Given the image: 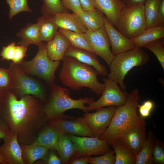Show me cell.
<instances>
[{"label":"cell","mask_w":164,"mask_h":164,"mask_svg":"<svg viewBox=\"0 0 164 164\" xmlns=\"http://www.w3.org/2000/svg\"><path fill=\"white\" fill-rule=\"evenodd\" d=\"M36 98L26 95L18 100L10 90L3 92L0 104V117L10 131L17 134L20 144H32L48 121L44 106Z\"/></svg>","instance_id":"obj_1"},{"label":"cell","mask_w":164,"mask_h":164,"mask_svg":"<svg viewBox=\"0 0 164 164\" xmlns=\"http://www.w3.org/2000/svg\"><path fill=\"white\" fill-rule=\"evenodd\" d=\"M140 99L139 90L136 88L127 94V100L124 104L116 107L110 123L99 138L110 146L125 132L133 127L146 125L139 116L137 105Z\"/></svg>","instance_id":"obj_2"},{"label":"cell","mask_w":164,"mask_h":164,"mask_svg":"<svg viewBox=\"0 0 164 164\" xmlns=\"http://www.w3.org/2000/svg\"><path fill=\"white\" fill-rule=\"evenodd\" d=\"M62 60L59 78L64 85L75 91L87 87L97 95L102 94L105 85L98 81L94 68L69 56H64Z\"/></svg>","instance_id":"obj_3"},{"label":"cell","mask_w":164,"mask_h":164,"mask_svg":"<svg viewBox=\"0 0 164 164\" xmlns=\"http://www.w3.org/2000/svg\"><path fill=\"white\" fill-rule=\"evenodd\" d=\"M50 89L49 98L43 106V111L48 121L56 118L75 119V117L65 115L64 112L68 110L78 109L86 113L88 111V106L85 105L94 101V98L88 97L73 99L68 89L54 83L51 84Z\"/></svg>","instance_id":"obj_4"},{"label":"cell","mask_w":164,"mask_h":164,"mask_svg":"<svg viewBox=\"0 0 164 164\" xmlns=\"http://www.w3.org/2000/svg\"><path fill=\"white\" fill-rule=\"evenodd\" d=\"M150 56L142 48L135 49L118 54L109 66L108 78L119 84L123 91L126 88L124 79L128 72L134 67H140L147 63Z\"/></svg>","instance_id":"obj_5"},{"label":"cell","mask_w":164,"mask_h":164,"mask_svg":"<svg viewBox=\"0 0 164 164\" xmlns=\"http://www.w3.org/2000/svg\"><path fill=\"white\" fill-rule=\"evenodd\" d=\"M38 52L31 60H24L18 64L27 74L37 76L50 84L54 83L55 73L60 64V61H52L49 58L47 44L42 42L37 46Z\"/></svg>","instance_id":"obj_6"},{"label":"cell","mask_w":164,"mask_h":164,"mask_svg":"<svg viewBox=\"0 0 164 164\" xmlns=\"http://www.w3.org/2000/svg\"><path fill=\"white\" fill-rule=\"evenodd\" d=\"M144 4L126 6L120 14L117 29L126 38L132 39L142 34L146 29Z\"/></svg>","instance_id":"obj_7"},{"label":"cell","mask_w":164,"mask_h":164,"mask_svg":"<svg viewBox=\"0 0 164 164\" xmlns=\"http://www.w3.org/2000/svg\"><path fill=\"white\" fill-rule=\"evenodd\" d=\"M8 70L11 80L10 90L16 96L21 97L26 95H32L41 100H45V92L41 85L28 76L18 64L11 63Z\"/></svg>","instance_id":"obj_8"},{"label":"cell","mask_w":164,"mask_h":164,"mask_svg":"<svg viewBox=\"0 0 164 164\" xmlns=\"http://www.w3.org/2000/svg\"><path fill=\"white\" fill-rule=\"evenodd\" d=\"M67 135L74 147V153L72 157L100 155L111 150L107 143L97 136L79 137L70 134Z\"/></svg>","instance_id":"obj_9"},{"label":"cell","mask_w":164,"mask_h":164,"mask_svg":"<svg viewBox=\"0 0 164 164\" xmlns=\"http://www.w3.org/2000/svg\"><path fill=\"white\" fill-rule=\"evenodd\" d=\"M103 80L105 87L102 95L97 100L89 104L88 111L106 106L117 107L125 104L127 101V94L122 91L117 83L108 77H104Z\"/></svg>","instance_id":"obj_10"},{"label":"cell","mask_w":164,"mask_h":164,"mask_svg":"<svg viewBox=\"0 0 164 164\" xmlns=\"http://www.w3.org/2000/svg\"><path fill=\"white\" fill-rule=\"evenodd\" d=\"M84 34L93 52L103 58L109 66L115 56L110 49V41L104 26L94 31L87 30Z\"/></svg>","instance_id":"obj_11"},{"label":"cell","mask_w":164,"mask_h":164,"mask_svg":"<svg viewBox=\"0 0 164 164\" xmlns=\"http://www.w3.org/2000/svg\"><path fill=\"white\" fill-rule=\"evenodd\" d=\"M116 106L98 108L93 113L87 112L83 115L84 119L94 136L99 137L109 125L114 115Z\"/></svg>","instance_id":"obj_12"},{"label":"cell","mask_w":164,"mask_h":164,"mask_svg":"<svg viewBox=\"0 0 164 164\" xmlns=\"http://www.w3.org/2000/svg\"><path fill=\"white\" fill-rule=\"evenodd\" d=\"M145 125H143L130 128L116 140L136 157L147 139Z\"/></svg>","instance_id":"obj_13"},{"label":"cell","mask_w":164,"mask_h":164,"mask_svg":"<svg viewBox=\"0 0 164 164\" xmlns=\"http://www.w3.org/2000/svg\"><path fill=\"white\" fill-rule=\"evenodd\" d=\"M69 119L56 118L48 121L49 124L56 127L62 133H68L82 136H95L83 117H80L74 119Z\"/></svg>","instance_id":"obj_14"},{"label":"cell","mask_w":164,"mask_h":164,"mask_svg":"<svg viewBox=\"0 0 164 164\" xmlns=\"http://www.w3.org/2000/svg\"><path fill=\"white\" fill-rule=\"evenodd\" d=\"M104 26L107 32L114 55L136 48L131 39L124 36L117 30L107 18L104 16Z\"/></svg>","instance_id":"obj_15"},{"label":"cell","mask_w":164,"mask_h":164,"mask_svg":"<svg viewBox=\"0 0 164 164\" xmlns=\"http://www.w3.org/2000/svg\"><path fill=\"white\" fill-rule=\"evenodd\" d=\"M96 55L91 51L71 45L68 48L64 54V56L73 58L81 63L92 66L98 74L107 76L108 73L106 67L100 63Z\"/></svg>","instance_id":"obj_16"},{"label":"cell","mask_w":164,"mask_h":164,"mask_svg":"<svg viewBox=\"0 0 164 164\" xmlns=\"http://www.w3.org/2000/svg\"><path fill=\"white\" fill-rule=\"evenodd\" d=\"M3 140L4 142L0 146V151L5 157L8 164H24L17 134L10 131Z\"/></svg>","instance_id":"obj_17"},{"label":"cell","mask_w":164,"mask_h":164,"mask_svg":"<svg viewBox=\"0 0 164 164\" xmlns=\"http://www.w3.org/2000/svg\"><path fill=\"white\" fill-rule=\"evenodd\" d=\"M96 8L117 28L119 17L123 9L126 6L123 0H94Z\"/></svg>","instance_id":"obj_18"},{"label":"cell","mask_w":164,"mask_h":164,"mask_svg":"<svg viewBox=\"0 0 164 164\" xmlns=\"http://www.w3.org/2000/svg\"><path fill=\"white\" fill-rule=\"evenodd\" d=\"M54 21L59 28L84 33L87 30L77 14L68 12L53 15Z\"/></svg>","instance_id":"obj_19"},{"label":"cell","mask_w":164,"mask_h":164,"mask_svg":"<svg viewBox=\"0 0 164 164\" xmlns=\"http://www.w3.org/2000/svg\"><path fill=\"white\" fill-rule=\"evenodd\" d=\"M71 45L69 41L59 30L54 38L47 42V51L49 58L52 61L62 60L66 50Z\"/></svg>","instance_id":"obj_20"},{"label":"cell","mask_w":164,"mask_h":164,"mask_svg":"<svg viewBox=\"0 0 164 164\" xmlns=\"http://www.w3.org/2000/svg\"><path fill=\"white\" fill-rule=\"evenodd\" d=\"M46 125L40 130L32 143L52 149L62 133L55 127L49 124Z\"/></svg>","instance_id":"obj_21"},{"label":"cell","mask_w":164,"mask_h":164,"mask_svg":"<svg viewBox=\"0 0 164 164\" xmlns=\"http://www.w3.org/2000/svg\"><path fill=\"white\" fill-rule=\"evenodd\" d=\"M41 41L48 42L54 37L59 28L55 22L53 15H43L37 19Z\"/></svg>","instance_id":"obj_22"},{"label":"cell","mask_w":164,"mask_h":164,"mask_svg":"<svg viewBox=\"0 0 164 164\" xmlns=\"http://www.w3.org/2000/svg\"><path fill=\"white\" fill-rule=\"evenodd\" d=\"M88 30L94 31L104 26L103 14L96 8L77 14Z\"/></svg>","instance_id":"obj_23"},{"label":"cell","mask_w":164,"mask_h":164,"mask_svg":"<svg viewBox=\"0 0 164 164\" xmlns=\"http://www.w3.org/2000/svg\"><path fill=\"white\" fill-rule=\"evenodd\" d=\"M16 35L21 40L18 43L19 45L28 46L31 44L38 46L42 43L40 39L39 26L35 24L28 23L18 32Z\"/></svg>","instance_id":"obj_24"},{"label":"cell","mask_w":164,"mask_h":164,"mask_svg":"<svg viewBox=\"0 0 164 164\" xmlns=\"http://www.w3.org/2000/svg\"><path fill=\"white\" fill-rule=\"evenodd\" d=\"M20 145L24 164H33L37 160L42 159L50 149L46 147L33 143L28 145Z\"/></svg>","instance_id":"obj_25"},{"label":"cell","mask_w":164,"mask_h":164,"mask_svg":"<svg viewBox=\"0 0 164 164\" xmlns=\"http://www.w3.org/2000/svg\"><path fill=\"white\" fill-rule=\"evenodd\" d=\"M164 37V26H158L147 28L140 35L131 39L136 48H142L149 43Z\"/></svg>","instance_id":"obj_26"},{"label":"cell","mask_w":164,"mask_h":164,"mask_svg":"<svg viewBox=\"0 0 164 164\" xmlns=\"http://www.w3.org/2000/svg\"><path fill=\"white\" fill-rule=\"evenodd\" d=\"M51 149L57 151L63 164H68L74 151L73 144L66 133L61 134L58 142Z\"/></svg>","instance_id":"obj_27"},{"label":"cell","mask_w":164,"mask_h":164,"mask_svg":"<svg viewBox=\"0 0 164 164\" xmlns=\"http://www.w3.org/2000/svg\"><path fill=\"white\" fill-rule=\"evenodd\" d=\"M161 0H147L144 4L147 28L159 26L158 9Z\"/></svg>","instance_id":"obj_28"},{"label":"cell","mask_w":164,"mask_h":164,"mask_svg":"<svg viewBox=\"0 0 164 164\" xmlns=\"http://www.w3.org/2000/svg\"><path fill=\"white\" fill-rule=\"evenodd\" d=\"M147 139L142 149L136 157L135 164H154L152 158V151L154 135L153 132L149 131Z\"/></svg>","instance_id":"obj_29"},{"label":"cell","mask_w":164,"mask_h":164,"mask_svg":"<svg viewBox=\"0 0 164 164\" xmlns=\"http://www.w3.org/2000/svg\"><path fill=\"white\" fill-rule=\"evenodd\" d=\"M111 146L115 153L114 164H135L136 156L121 145L117 140Z\"/></svg>","instance_id":"obj_30"},{"label":"cell","mask_w":164,"mask_h":164,"mask_svg":"<svg viewBox=\"0 0 164 164\" xmlns=\"http://www.w3.org/2000/svg\"><path fill=\"white\" fill-rule=\"evenodd\" d=\"M59 30L69 41L71 45L93 52L87 40L84 33L61 28H59Z\"/></svg>","instance_id":"obj_31"},{"label":"cell","mask_w":164,"mask_h":164,"mask_svg":"<svg viewBox=\"0 0 164 164\" xmlns=\"http://www.w3.org/2000/svg\"><path fill=\"white\" fill-rule=\"evenodd\" d=\"M43 4L41 11L43 15H54L67 12V10L63 6L60 0H43Z\"/></svg>","instance_id":"obj_32"},{"label":"cell","mask_w":164,"mask_h":164,"mask_svg":"<svg viewBox=\"0 0 164 164\" xmlns=\"http://www.w3.org/2000/svg\"><path fill=\"white\" fill-rule=\"evenodd\" d=\"M143 47L151 51L155 56L164 70V38L155 40L145 45Z\"/></svg>","instance_id":"obj_33"},{"label":"cell","mask_w":164,"mask_h":164,"mask_svg":"<svg viewBox=\"0 0 164 164\" xmlns=\"http://www.w3.org/2000/svg\"><path fill=\"white\" fill-rule=\"evenodd\" d=\"M10 7L9 18L11 20L12 17L22 12H31L32 10L29 7L28 0H6Z\"/></svg>","instance_id":"obj_34"},{"label":"cell","mask_w":164,"mask_h":164,"mask_svg":"<svg viewBox=\"0 0 164 164\" xmlns=\"http://www.w3.org/2000/svg\"><path fill=\"white\" fill-rule=\"evenodd\" d=\"M114 150H111L101 156L92 157L85 156L87 162L91 164H114L115 159Z\"/></svg>","instance_id":"obj_35"},{"label":"cell","mask_w":164,"mask_h":164,"mask_svg":"<svg viewBox=\"0 0 164 164\" xmlns=\"http://www.w3.org/2000/svg\"><path fill=\"white\" fill-rule=\"evenodd\" d=\"M164 148L163 144L155 136L152 151L154 164H164Z\"/></svg>","instance_id":"obj_36"},{"label":"cell","mask_w":164,"mask_h":164,"mask_svg":"<svg viewBox=\"0 0 164 164\" xmlns=\"http://www.w3.org/2000/svg\"><path fill=\"white\" fill-rule=\"evenodd\" d=\"M11 84V77L8 69L0 67V91L4 92L10 90Z\"/></svg>","instance_id":"obj_37"},{"label":"cell","mask_w":164,"mask_h":164,"mask_svg":"<svg viewBox=\"0 0 164 164\" xmlns=\"http://www.w3.org/2000/svg\"><path fill=\"white\" fill-rule=\"evenodd\" d=\"M28 46L24 45H17L15 46L14 53L12 60L13 63L19 64L24 60L26 56Z\"/></svg>","instance_id":"obj_38"},{"label":"cell","mask_w":164,"mask_h":164,"mask_svg":"<svg viewBox=\"0 0 164 164\" xmlns=\"http://www.w3.org/2000/svg\"><path fill=\"white\" fill-rule=\"evenodd\" d=\"M154 107L153 102L150 100L145 101L141 105L138 104L137 107L138 108L140 116L143 119L150 116Z\"/></svg>","instance_id":"obj_39"},{"label":"cell","mask_w":164,"mask_h":164,"mask_svg":"<svg viewBox=\"0 0 164 164\" xmlns=\"http://www.w3.org/2000/svg\"><path fill=\"white\" fill-rule=\"evenodd\" d=\"M63 7L73 13L78 14L82 11L79 0H61Z\"/></svg>","instance_id":"obj_40"},{"label":"cell","mask_w":164,"mask_h":164,"mask_svg":"<svg viewBox=\"0 0 164 164\" xmlns=\"http://www.w3.org/2000/svg\"><path fill=\"white\" fill-rule=\"evenodd\" d=\"M15 44L14 42L3 47L1 53L2 59L7 60H12L14 53Z\"/></svg>","instance_id":"obj_41"},{"label":"cell","mask_w":164,"mask_h":164,"mask_svg":"<svg viewBox=\"0 0 164 164\" xmlns=\"http://www.w3.org/2000/svg\"><path fill=\"white\" fill-rule=\"evenodd\" d=\"M47 152L42 159L44 162L48 164H60L62 163V161L56 154L52 151Z\"/></svg>","instance_id":"obj_42"},{"label":"cell","mask_w":164,"mask_h":164,"mask_svg":"<svg viewBox=\"0 0 164 164\" xmlns=\"http://www.w3.org/2000/svg\"><path fill=\"white\" fill-rule=\"evenodd\" d=\"M10 130L6 122L0 117V142L9 133Z\"/></svg>","instance_id":"obj_43"},{"label":"cell","mask_w":164,"mask_h":164,"mask_svg":"<svg viewBox=\"0 0 164 164\" xmlns=\"http://www.w3.org/2000/svg\"><path fill=\"white\" fill-rule=\"evenodd\" d=\"M82 11L88 10L96 8L94 0H79Z\"/></svg>","instance_id":"obj_44"},{"label":"cell","mask_w":164,"mask_h":164,"mask_svg":"<svg viewBox=\"0 0 164 164\" xmlns=\"http://www.w3.org/2000/svg\"><path fill=\"white\" fill-rule=\"evenodd\" d=\"M159 26H164V0H161L158 9Z\"/></svg>","instance_id":"obj_45"},{"label":"cell","mask_w":164,"mask_h":164,"mask_svg":"<svg viewBox=\"0 0 164 164\" xmlns=\"http://www.w3.org/2000/svg\"><path fill=\"white\" fill-rule=\"evenodd\" d=\"M68 164H87L85 156L72 157L70 159Z\"/></svg>","instance_id":"obj_46"},{"label":"cell","mask_w":164,"mask_h":164,"mask_svg":"<svg viewBox=\"0 0 164 164\" xmlns=\"http://www.w3.org/2000/svg\"><path fill=\"white\" fill-rule=\"evenodd\" d=\"M147 0H123L127 6H133L144 4Z\"/></svg>","instance_id":"obj_47"},{"label":"cell","mask_w":164,"mask_h":164,"mask_svg":"<svg viewBox=\"0 0 164 164\" xmlns=\"http://www.w3.org/2000/svg\"><path fill=\"white\" fill-rule=\"evenodd\" d=\"M0 164H8V163L5 157L0 151Z\"/></svg>","instance_id":"obj_48"},{"label":"cell","mask_w":164,"mask_h":164,"mask_svg":"<svg viewBox=\"0 0 164 164\" xmlns=\"http://www.w3.org/2000/svg\"><path fill=\"white\" fill-rule=\"evenodd\" d=\"M4 92L0 91V104Z\"/></svg>","instance_id":"obj_49"}]
</instances>
